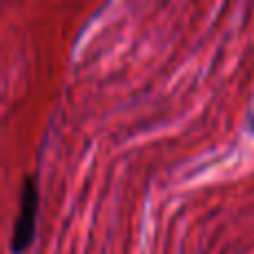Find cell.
<instances>
[{"mask_svg":"<svg viewBox=\"0 0 254 254\" xmlns=\"http://www.w3.org/2000/svg\"><path fill=\"white\" fill-rule=\"evenodd\" d=\"M38 183L34 176H25L20 188V203H18V214L11 230V254H25L34 243L36 221H38Z\"/></svg>","mask_w":254,"mask_h":254,"instance_id":"obj_1","label":"cell"},{"mask_svg":"<svg viewBox=\"0 0 254 254\" xmlns=\"http://www.w3.org/2000/svg\"><path fill=\"white\" fill-rule=\"evenodd\" d=\"M248 129L254 134V107H252V112H250V116H248Z\"/></svg>","mask_w":254,"mask_h":254,"instance_id":"obj_2","label":"cell"}]
</instances>
